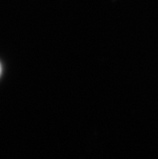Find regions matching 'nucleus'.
Segmentation results:
<instances>
[{
	"mask_svg": "<svg viewBox=\"0 0 158 159\" xmlns=\"http://www.w3.org/2000/svg\"><path fill=\"white\" fill-rule=\"evenodd\" d=\"M0 75H1V65H0Z\"/></svg>",
	"mask_w": 158,
	"mask_h": 159,
	"instance_id": "1",
	"label": "nucleus"
}]
</instances>
